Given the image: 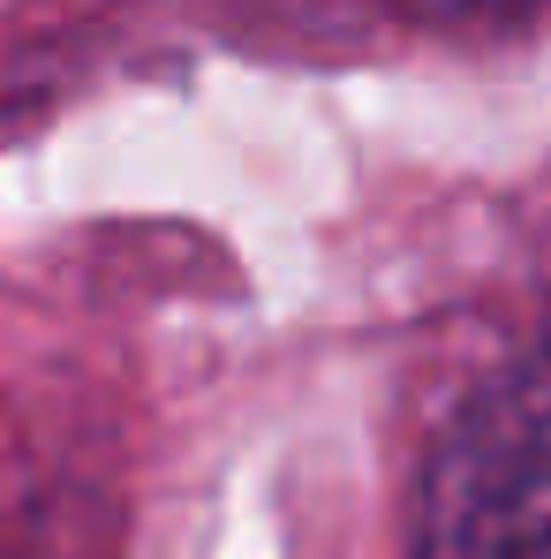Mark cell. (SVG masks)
<instances>
[{"label": "cell", "instance_id": "cell-1", "mask_svg": "<svg viewBox=\"0 0 551 559\" xmlns=\"http://www.w3.org/2000/svg\"><path fill=\"white\" fill-rule=\"evenodd\" d=\"M423 559H551V348L506 364L454 416L423 499Z\"/></svg>", "mask_w": 551, "mask_h": 559}]
</instances>
